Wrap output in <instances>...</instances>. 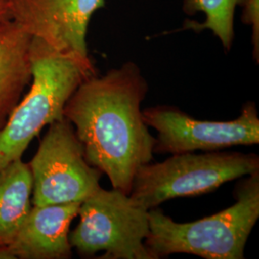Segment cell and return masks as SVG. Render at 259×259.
Returning <instances> with one entry per match:
<instances>
[{
  "label": "cell",
  "mask_w": 259,
  "mask_h": 259,
  "mask_svg": "<svg viewBox=\"0 0 259 259\" xmlns=\"http://www.w3.org/2000/svg\"><path fill=\"white\" fill-rule=\"evenodd\" d=\"M32 39L16 21L0 23V130L31 83Z\"/></svg>",
  "instance_id": "obj_10"
},
{
  "label": "cell",
  "mask_w": 259,
  "mask_h": 259,
  "mask_svg": "<svg viewBox=\"0 0 259 259\" xmlns=\"http://www.w3.org/2000/svg\"><path fill=\"white\" fill-rule=\"evenodd\" d=\"M242 21L244 24L251 27V42L253 47V58L256 63L259 62V0H248L243 8Z\"/></svg>",
  "instance_id": "obj_13"
},
{
  "label": "cell",
  "mask_w": 259,
  "mask_h": 259,
  "mask_svg": "<svg viewBox=\"0 0 259 259\" xmlns=\"http://www.w3.org/2000/svg\"><path fill=\"white\" fill-rule=\"evenodd\" d=\"M33 179L22 158L0 169V248H9L32 208Z\"/></svg>",
  "instance_id": "obj_11"
},
{
  "label": "cell",
  "mask_w": 259,
  "mask_h": 259,
  "mask_svg": "<svg viewBox=\"0 0 259 259\" xmlns=\"http://www.w3.org/2000/svg\"><path fill=\"white\" fill-rule=\"evenodd\" d=\"M81 203L33 205L9 246L15 258L67 259L72 256L69 228Z\"/></svg>",
  "instance_id": "obj_9"
},
{
  "label": "cell",
  "mask_w": 259,
  "mask_h": 259,
  "mask_svg": "<svg viewBox=\"0 0 259 259\" xmlns=\"http://www.w3.org/2000/svg\"><path fill=\"white\" fill-rule=\"evenodd\" d=\"M148 127L157 132L154 153L185 154L214 152L259 142V117L255 103L247 102L234 120H198L180 109L157 106L142 111Z\"/></svg>",
  "instance_id": "obj_7"
},
{
  "label": "cell",
  "mask_w": 259,
  "mask_h": 259,
  "mask_svg": "<svg viewBox=\"0 0 259 259\" xmlns=\"http://www.w3.org/2000/svg\"><path fill=\"white\" fill-rule=\"evenodd\" d=\"M28 164L33 205L82 203L101 187L102 172L85 160L83 145L65 117L49 125Z\"/></svg>",
  "instance_id": "obj_6"
},
{
  "label": "cell",
  "mask_w": 259,
  "mask_h": 259,
  "mask_svg": "<svg viewBox=\"0 0 259 259\" xmlns=\"http://www.w3.org/2000/svg\"><path fill=\"white\" fill-rule=\"evenodd\" d=\"M148 89L139 65L128 62L85 79L64 109L85 160L108 176L112 188L125 194H130L137 171L154 154L156 138L140 108Z\"/></svg>",
  "instance_id": "obj_1"
},
{
  "label": "cell",
  "mask_w": 259,
  "mask_h": 259,
  "mask_svg": "<svg viewBox=\"0 0 259 259\" xmlns=\"http://www.w3.org/2000/svg\"><path fill=\"white\" fill-rule=\"evenodd\" d=\"M235 204L211 216L177 223L155 207L149 210L145 246L153 259L186 253L206 259H242L259 218V170L237 185Z\"/></svg>",
  "instance_id": "obj_3"
},
{
  "label": "cell",
  "mask_w": 259,
  "mask_h": 259,
  "mask_svg": "<svg viewBox=\"0 0 259 259\" xmlns=\"http://www.w3.org/2000/svg\"><path fill=\"white\" fill-rule=\"evenodd\" d=\"M80 222L71 232L72 249L83 257L153 259L145 246L149 210L115 188L100 187L80 204Z\"/></svg>",
  "instance_id": "obj_5"
},
{
  "label": "cell",
  "mask_w": 259,
  "mask_h": 259,
  "mask_svg": "<svg viewBox=\"0 0 259 259\" xmlns=\"http://www.w3.org/2000/svg\"><path fill=\"white\" fill-rule=\"evenodd\" d=\"M257 170L256 154L214 151L172 155L162 162L140 167L129 196L136 204L150 210L178 197L210 193L228 182Z\"/></svg>",
  "instance_id": "obj_4"
},
{
  "label": "cell",
  "mask_w": 259,
  "mask_h": 259,
  "mask_svg": "<svg viewBox=\"0 0 259 259\" xmlns=\"http://www.w3.org/2000/svg\"><path fill=\"white\" fill-rule=\"evenodd\" d=\"M12 20L56 50L91 60L87 36L105 0H9Z\"/></svg>",
  "instance_id": "obj_8"
},
{
  "label": "cell",
  "mask_w": 259,
  "mask_h": 259,
  "mask_svg": "<svg viewBox=\"0 0 259 259\" xmlns=\"http://www.w3.org/2000/svg\"><path fill=\"white\" fill-rule=\"evenodd\" d=\"M248 0H184L183 10L188 16L203 13V22L186 20L183 29L201 32L211 31L221 41L226 51H230L234 40V18L237 7L244 8Z\"/></svg>",
  "instance_id": "obj_12"
},
{
  "label": "cell",
  "mask_w": 259,
  "mask_h": 259,
  "mask_svg": "<svg viewBox=\"0 0 259 259\" xmlns=\"http://www.w3.org/2000/svg\"><path fill=\"white\" fill-rule=\"evenodd\" d=\"M0 259H15L9 248H0Z\"/></svg>",
  "instance_id": "obj_15"
},
{
  "label": "cell",
  "mask_w": 259,
  "mask_h": 259,
  "mask_svg": "<svg viewBox=\"0 0 259 259\" xmlns=\"http://www.w3.org/2000/svg\"><path fill=\"white\" fill-rule=\"evenodd\" d=\"M31 88L0 130V169L20 158L47 125L64 118L65 104L78 87L97 74L92 59L56 50L33 37Z\"/></svg>",
  "instance_id": "obj_2"
},
{
  "label": "cell",
  "mask_w": 259,
  "mask_h": 259,
  "mask_svg": "<svg viewBox=\"0 0 259 259\" xmlns=\"http://www.w3.org/2000/svg\"><path fill=\"white\" fill-rule=\"evenodd\" d=\"M12 19L9 0H0V23Z\"/></svg>",
  "instance_id": "obj_14"
}]
</instances>
